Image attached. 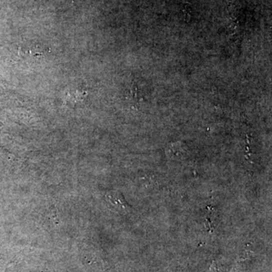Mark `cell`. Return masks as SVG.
<instances>
[{"label":"cell","instance_id":"obj_1","mask_svg":"<svg viewBox=\"0 0 272 272\" xmlns=\"http://www.w3.org/2000/svg\"><path fill=\"white\" fill-rule=\"evenodd\" d=\"M104 196L108 204L115 210L120 212H130V206L127 204L120 192L112 190L106 193Z\"/></svg>","mask_w":272,"mask_h":272},{"label":"cell","instance_id":"obj_2","mask_svg":"<svg viewBox=\"0 0 272 272\" xmlns=\"http://www.w3.org/2000/svg\"><path fill=\"white\" fill-rule=\"evenodd\" d=\"M26 48H22V51L24 57H28L30 58H40L45 57L46 54H48L50 50L40 46H34L26 47Z\"/></svg>","mask_w":272,"mask_h":272},{"label":"cell","instance_id":"obj_3","mask_svg":"<svg viewBox=\"0 0 272 272\" xmlns=\"http://www.w3.org/2000/svg\"><path fill=\"white\" fill-rule=\"evenodd\" d=\"M86 96L87 92L86 91H79V90H78L75 92H68L66 96L65 102L75 106L76 103L84 100Z\"/></svg>","mask_w":272,"mask_h":272}]
</instances>
